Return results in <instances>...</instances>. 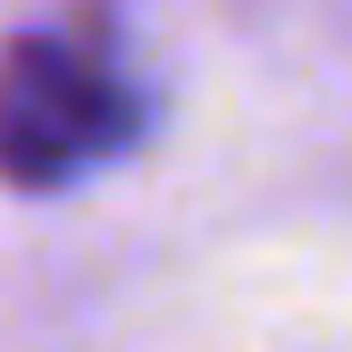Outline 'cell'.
I'll use <instances>...</instances> for the list:
<instances>
[{"instance_id":"1","label":"cell","mask_w":352,"mask_h":352,"mask_svg":"<svg viewBox=\"0 0 352 352\" xmlns=\"http://www.w3.org/2000/svg\"><path fill=\"white\" fill-rule=\"evenodd\" d=\"M135 126V93L93 42L25 34L0 51V176L9 185H59L101 160Z\"/></svg>"}]
</instances>
